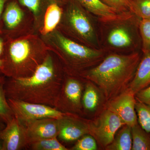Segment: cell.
Returning <instances> with one entry per match:
<instances>
[{
    "label": "cell",
    "instance_id": "15",
    "mask_svg": "<svg viewBox=\"0 0 150 150\" xmlns=\"http://www.w3.org/2000/svg\"><path fill=\"white\" fill-rule=\"evenodd\" d=\"M83 7L99 19L112 18L118 14L100 0H77Z\"/></svg>",
    "mask_w": 150,
    "mask_h": 150
},
{
    "label": "cell",
    "instance_id": "6",
    "mask_svg": "<svg viewBox=\"0 0 150 150\" xmlns=\"http://www.w3.org/2000/svg\"><path fill=\"white\" fill-rule=\"evenodd\" d=\"M7 99L14 115L24 126L31 121L42 118L59 119L63 116L73 115L61 112L55 108L46 105L30 103L10 98Z\"/></svg>",
    "mask_w": 150,
    "mask_h": 150
},
{
    "label": "cell",
    "instance_id": "7",
    "mask_svg": "<svg viewBox=\"0 0 150 150\" xmlns=\"http://www.w3.org/2000/svg\"><path fill=\"white\" fill-rule=\"evenodd\" d=\"M83 89L81 81L74 75L64 78L54 108L64 113L79 112L82 107Z\"/></svg>",
    "mask_w": 150,
    "mask_h": 150
},
{
    "label": "cell",
    "instance_id": "9",
    "mask_svg": "<svg viewBox=\"0 0 150 150\" xmlns=\"http://www.w3.org/2000/svg\"><path fill=\"white\" fill-rule=\"evenodd\" d=\"M123 121L115 112L109 109L102 112L94 126H90V132L94 134L99 143L106 147L114 139L117 131L123 125Z\"/></svg>",
    "mask_w": 150,
    "mask_h": 150
},
{
    "label": "cell",
    "instance_id": "18",
    "mask_svg": "<svg viewBox=\"0 0 150 150\" xmlns=\"http://www.w3.org/2000/svg\"><path fill=\"white\" fill-rule=\"evenodd\" d=\"M6 78L4 75L0 76V123L5 125L14 116L6 95L4 85Z\"/></svg>",
    "mask_w": 150,
    "mask_h": 150
},
{
    "label": "cell",
    "instance_id": "28",
    "mask_svg": "<svg viewBox=\"0 0 150 150\" xmlns=\"http://www.w3.org/2000/svg\"><path fill=\"white\" fill-rule=\"evenodd\" d=\"M8 0H0V24H1V20L2 14L4 8L6 3Z\"/></svg>",
    "mask_w": 150,
    "mask_h": 150
},
{
    "label": "cell",
    "instance_id": "16",
    "mask_svg": "<svg viewBox=\"0 0 150 150\" xmlns=\"http://www.w3.org/2000/svg\"><path fill=\"white\" fill-rule=\"evenodd\" d=\"M132 146L131 127L124 125L112 142L105 148L108 150H130Z\"/></svg>",
    "mask_w": 150,
    "mask_h": 150
},
{
    "label": "cell",
    "instance_id": "27",
    "mask_svg": "<svg viewBox=\"0 0 150 150\" xmlns=\"http://www.w3.org/2000/svg\"><path fill=\"white\" fill-rule=\"evenodd\" d=\"M5 42L4 38L0 35V76L4 75L3 74V59Z\"/></svg>",
    "mask_w": 150,
    "mask_h": 150
},
{
    "label": "cell",
    "instance_id": "5",
    "mask_svg": "<svg viewBox=\"0 0 150 150\" xmlns=\"http://www.w3.org/2000/svg\"><path fill=\"white\" fill-rule=\"evenodd\" d=\"M57 40L63 54L66 70L70 75H79L96 66L108 54L102 49L90 48L57 33Z\"/></svg>",
    "mask_w": 150,
    "mask_h": 150
},
{
    "label": "cell",
    "instance_id": "20",
    "mask_svg": "<svg viewBox=\"0 0 150 150\" xmlns=\"http://www.w3.org/2000/svg\"><path fill=\"white\" fill-rule=\"evenodd\" d=\"M28 149L32 150H68L58 138L45 139L31 142Z\"/></svg>",
    "mask_w": 150,
    "mask_h": 150
},
{
    "label": "cell",
    "instance_id": "22",
    "mask_svg": "<svg viewBox=\"0 0 150 150\" xmlns=\"http://www.w3.org/2000/svg\"><path fill=\"white\" fill-rule=\"evenodd\" d=\"M135 109L140 126L146 132L150 133V105L137 101Z\"/></svg>",
    "mask_w": 150,
    "mask_h": 150
},
{
    "label": "cell",
    "instance_id": "3",
    "mask_svg": "<svg viewBox=\"0 0 150 150\" xmlns=\"http://www.w3.org/2000/svg\"><path fill=\"white\" fill-rule=\"evenodd\" d=\"M141 19L130 11L112 18H98L101 49L108 54H129L141 51L139 29Z\"/></svg>",
    "mask_w": 150,
    "mask_h": 150
},
{
    "label": "cell",
    "instance_id": "23",
    "mask_svg": "<svg viewBox=\"0 0 150 150\" xmlns=\"http://www.w3.org/2000/svg\"><path fill=\"white\" fill-rule=\"evenodd\" d=\"M139 29L142 53L150 51V19H141L140 20Z\"/></svg>",
    "mask_w": 150,
    "mask_h": 150
},
{
    "label": "cell",
    "instance_id": "14",
    "mask_svg": "<svg viewBox=\"0 0 150 150\" xmlns=\"http://www.w3.org/2000/svg\"><path fill=\"white\" fill-rule=\"evenodd\" d=\"M23 13L16 0H8L6 3L1 20L0 29L11 33L22 20Z\"/></svg>",
    "mask_w": 150,
    "mask_h": 150
},
{
    "label": "cell",
    "instance_id": "21",
    "mask_svg": "<svg viewBox=\"0 0 150 150\" xmlns=\"http://www.w3.org/2000/svg\"><path fill=\"white\" fill-rule=\"evenodd\" d=\"M129 9L141 19H150V0H129Z\"/></svg>",
    "mask_w": 150,
    "mask_h": 150
},
{
    "label": "cell",
    "instance_id": "25",
    "mask_svg": "<svg viewBox=\"0 0 150 150\" xmlns=\"http://www.w3.org/2000/svg\"><path fill=\"white\" fill-rule=\"evenodd\" d=\"M105 5L115 10L118 13L128 11L129 0H100Z\"/></svg>",
    "mask_w": 150,
    "mask_h": 150
},
{
    "label": "cell",
    "instance_id": "19",
    "mask_svg": "<svg viewBox=\"0 0 150 150\" xmlns=\"http://www.w3.org/2000/svg\"><path fill=\"white\" fill-rule=\"evenodd\" d=\"M99 101V94L96 89L92 84H87L82 98V107L87 111H93L97 107Z\"/></svg>",
    "mask_w": 150,
    "mask_h": 150
},
{
    "label": "cell",
    "instance_id": "26",
    "mask_svg": "<svg viewBox=\"0 0 150 150\" xmlns=\"http://www.w3.org/2000/svg\"><path fill=\"white\" fill-rule=\"evenodd\" d=\"M135 96L137 101L150 105V85L138 92Z\"/></svg>",
    "mask_w": 150,
    "mask_h": 150
},
{
    "label": "cell",
    "instance_id": "4",
    "mask_svg": "<svg viewBox=\"0 0 150 150\" xmlns=\"http://www.w3.org/2000/svg\"><path fill=\"white\" fill-rule=\"evenodd\" d=\"M65 8V25L75 41L90 48L101 49L98 18L87 10L77 0H68Z\"/></svg>",
    "mask_w": 150,
    "mask_h": 150
},
{
    "label": "cell",
    "instance_id": "11",
    "mask_svg": "<svg viewBox=\"0 0 150 150\" xmlns=\"http://www.w3.org/2000/svg\"><path fill=\"white\" fill-rule=\"evenodd\" d=\"M58 139L65 142L77 141L90 133L89 125L74 115H67L58 119Z\"/></svg>",
    "mask_w": 150,
    "mask_h": 150
},
{
    "label": "cell",
    "instance_id": "29",
    "mask_svg": "<svg viewBox=\"0 0 150 150\" xmlns=\"http://www.w3.org/2000/svg\"><path fill=\"white\" fill-rule=\"evenodd\" d=\"M5 126L6 125H5V124L0 123V131H1V130H2L5 127Z\"/></svg>",
    "mask_w": 150,
    "mask_h": 150
},
{
    "label": "cell",
    "instance_id": "24",
    "mask_svg": "<svg viewBox=\"0 0 150 150\" xmlns=\"http://www.w3.org/2000/svg\"><path fill=\"white\" fill-rule=\"evenodd\" d=\"M97 145L96 141L91 135L86 134L77 140L74 146L70 150H96Z\"/></svg>",
    "mask_w": 150,
    "mask_h": 150
},
{
    "label": "cell",
    "instance_id": "1",
    "mask_svg": "<svg viewBox=\"0 0 150 150\" xmlns=\"http://www.w3.org/2000/svg\"><path fill=\"white\" fill-rule=\"evenodd\" d=\"M6 78L4 89L7 99L54 107L64 78L52 57L48 56L28 77Z\"/></svg>",
    "mask_w": 150,
    "mask_h": 150
},
{
    "label": "cell",
    "instance_id": "12",
    "mask_svg": "<svg viewBox=\"0 0 150 150\" xmlns=\"http://www.w3.org/2000/svg\"><path fill=\"white\" fill-rule=\"evenodd\" d=\"M25 126L26 128L29 144L31 142L38 140L58 138V119L42 118L31 121Z\"/></svg>",
    "mask_w": 150,
    "mask_h": 150
},
{
    "label": "cell",
    "instance_id": "2",
    "mask_svg": "<svg viewBox=\"0 0 150 150\" xmlns=\"http://www.w3.org/2000/svg\"><path fill=\"white\" fill-rule=\"evenodd\" d=\"M142 55V51L108 53L99 64L79 75L97 85L106 97H112L130 83Z\"/></svg>",
    "mask_w": 150,
    "mask_h": 150
},
{
    "label": "cell",
    "instance_id": "10",
    "mask_svg": "<svg viewBox=\"0 0 150 150\" xmlns=\"http://www.w3.org/2000/svg\"><path fill=\"white\" fill-rule=\"evenodd\" d=\"M135 95L128 90L113 98L108 109L115 112L125 125L130 126L138 123V117L135 105L137 100Z\"/></svg>",
    "mask_w": 150,
    "mask_h": 150
},
{
    "label": "cell",
    "instance_id": "13",
    "mask_svg": "<svg viewBox=\"0 0 150 150\" xmlns=\"http://www.w3.org/2000/svg\"><path fill=\"white\" fill-rule=\"evenodd\" d=\"M150 85V51L142 53V58L128 90L134 95Z\"/></svg>",
    "mask_w": 150,
    "mask_h": 150
},
{
    "label": "cell",
    "instance_id": "17",
    "mask_svg": "<svg viewBox=\"0 0 150 150\" xmlns=\"http://www.w3.org/2000/svg\"><path fill=\"white\" fill-rule=\"evenodd\" d=\"M132 150H150V137L138 123L131 127Z\"/></svg>",
    "mask_w": 150,
    "mask_h": 150
},
{
    "label": "cell",
    "instance_id": "8",
    "mask_svg": "<svg viewBox=\"0 0 150 150\" xmlns=\"http://www.w3.org/2000/svg\"><path fill=\"white\" fill-rule=\"evenodd\" d=\"M26 128L14 116L0 131V150H21L28 149Z\"/></svg>",
    "mask_w": 150,
    "mask_h": 150
}]
</instances>
